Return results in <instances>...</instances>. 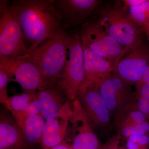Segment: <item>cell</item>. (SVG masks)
Wrapping results in <instances>:
<instances>
[{"label":"cell","instance_id":"30","mask_svg":"<svg viewBox=\"0 0 149 149\" xmlns=\"http://www.w3.org/2000/svg\"><path fill=\"white\" fill-rule=\"evenodd\" d=\"M143 31L146 34L148 38H149V22L144 24L141 27Z\"/></svg>","mask_w":149,"mask_h":149},{"label":"cell","instance_id":"8","mask_svg":"<svg viewBox=\"0 0 149 149\" xmlns=\"http://www.w3.org/2000/svg\"><path fill=\"white\" fill-rule=\"evenodd\" d=\"M27 57L9 59L0 57V68L5 70L13 78L14 76L15 82L22 90L37 92L52 86Z\"/></svg>","mask_w":149,"mask_h":149},{"label":"cell","instance_id":"28","mask_svg":"<svg viewBox=\"0 0 149 149\" xmlns=\"http://www.w3.org/2000/svg\"><path fill=\"white\" fill-rule=\"evenodd\" d=\"M72 149L70 147L68 144H67L66 143L63 142L59 144L57 146H55L53 147L50 148L49 149Z\"/></svg>","mask_w":149,"mask_h":149},{"label":"cell","instance_id":"12","mask_svg":"<svg viewBox=\"0 0 149 149\" xmlns=\"http://www.w3.org/2000/svg\"><path fill=\"white\" fill-rule=\"evenodd\" d=\"M77 98L93 129L102 131L112 126L110 113L99 90L89 89Z\"/></svg>","mask_w":149,"mask_h":149},{"label":"cell","instance_id":"15","mask_svg":"<svg viewBox=\"0 0 149 149\" xmlns=\"http://www.w3.org/2000/svg\"><path fill=\"white\" fill-rule=\"evenodd\" d=\"M21 128L13 117L5 111L0 116V149H27Z\"/></svg>","mask_w":149,"mask_h":149},{"label":"cell","instance_id":"22","mask_svg":"<svg viewBox=\"0 0 149 149\" xmlns=\"http://www.w3.org/2000/svg\"><path fill=\"white\" fill-rule=\"evenodd\" d=\"M40 114H41V105L37 98V95L29 102L23 111L16 113L12 116L18 125L25 118Z\"/></svg>","mask_w":149,"mask_h":149},{"label":"cell","instance_id":"14","mask_svg":"<svg viewBox=\"0 0 149 149\" xmlns=\"http://www.w3.org/2000/svg\"><path fill=\"white\" fill-rule=\"evenodd\" d=\"M100 1L98 0L54 1L56 8L70 24L79 23L92 13Z\"/></svg>","mask_w":149,"mask_h":149},{"label":"cell","instance_id":"5","mask_svg":"<svg viewBox=\"0 0 149 149\" xmlns=\"http://www.w3.org/2000/svg\"><path fill=\"white\" fill-rule=\"evenodd\" d=\"M68 59L58 87L68 99L73 101L78 97L85 79L84 51L81 37L78 35L69 36Z\"/></svg>","mask_w":149,"mask_h":149},{"label":"cell","instance_id":"27","mask_svg":"<svg viewBox=\"0 0 149 149\" xmlns=\"http://www.w3.org/2000/svg\"><path fill=\"white\" fill-rule=\"evenodd\" d=\"M137 102L139 109L149 121V99H140Z\"/></svg>","mask_w":149,"mask_h":149},{"label":"cell","instance_id":"11","mask_svg":"<svg viewBox=\"0 0 149 149\" xmlns=\"http://www.w3.org/2000/svg\"><path fill=\"white\" fill-rule=\"evenodd\" d=\"M83 47L85 79L77 97L89 89L99 90L104 82L111 76L113 71V66L110 62L83 44Z\"/></svg>","mask_w":149,"mask_h":149},{"label":"cell","instance_id":"4","mask_svg":"<svg viewBox=\"0 0 149 149\" xmlns=\"http://www.w3.org/2000/svg\"><path fill=\"white\" fill-rule=\"evenodd\" d=\"M99 15L100 26L128 49H132L143 40L142 28L117 8L102 9Z\"/></svg>","mask_w":149,"mask_h":149},{"label":"cell","instance_id":"18","mask_svg":"<svg viewBox=\"0 0 149 149\" xmlns=\"http://www.w3.org/2000/svg\"><path fill=\"white\" fill-rule=\"evenodd\" d=\"M147 120L145 115L139 109L137 102L126 107L114 117L112 127L117 132L124 127Z\"/></svg>","mask_w":149,"mask_h":149},{"label":"cell","instance_id":"3","mask_svg":"<svg viewBox=\"0 0 149 149\" xmlns=\"http://www.w3.org/2000/svg\"><path fill=\"white\" fill-rule=\"evenodd\" d=\"M0 6V57L16 59L29 56L22 29L12 6L6 1Z\"/></svg>","mask_w":149,"mask_h":149},{"label":"cell","instance_id":"9","mask_svg":"<svg viewBox=\"0 0 149 149\" xmlns=\"http://www.w3.org/2000/svg\"><path fill=\"white\" fill-rule=\"evenodd\" d=\"M113 67V74L129 85L143 78L149 64V45L142 40Z\"/></svg>","mask_w":149,"mask_h":149},{"label":"cell","instance_id":"25","mask_svg":"<svg viewBox=\"0 0 149 149\" xmlns=\"http://www.w3.org/2000/svg\"><path fill=\"white\" fill-rule=\"evenodd\" d=\"M135 96L136 100L140 99H149V84L142 79L135 85Z\"/></svg>","mask_w":149,"mask_h":149},{"label":"cell","instance_id":"13","mask_svg":"<svg viewBox=\"0 0 149 149\" xmlns=\"http://www.w3.org/2000/svg\"><path fill=\"white\" fill-rule=\"evenodd\" d=\"M72 113V104L69 102L58 116L45 120L40 143L43 149L50 148L63 142Z\"/></svg>","mask_w":149,"mask_h":149},{"label":"cell","instance_id":"23","mask_svg":"<svg viewBox=\"0 0 149 149\" xmlns=\"http://www.w3.org/2000/svg\"><path fill=\"white\" fill-rule=\"evenodd\" d=\"M124 141L127 149H149V133L132 136Z\"/></svg>","mask_w":149,"mask_h":149},{"label":"cell","instance_id":"1","mask_svg":"<svg viewBox=\"0 0 149 149\" xmlns=\"http://www.w3.org/2000/svg\"><path fill=\"white\" fill-rule=\"evenodd\" d=\"M12 6L25 41L29 43V53L63 30V17L54 1L20 0L15 1Z\"/></svg>","mask_w":149,"mask_h":149},{"label":"cell","instance_id":"17","mask_svg":"<svg viewBox=\"0 0 149 149\" xmlns=\"http://www.w3.org/2000/svg\"><path fill=\"white\" fill-rule=\"evenodd\" d=\"M45 120L42 114H40L27 116L18 124L24 134L28 148L41 143L45 122Z\"/></svg>","mask_w":149,"mask_h":149},{"label":"cell","instance_id":"6","mask_svg":"<svg viewBox=\"0 0 149 149\" xmlns=\"http://www.w3.org/2000/svg\"><path fill=\"white\" fill-rule=\"evenodd\" d=\"M83 45L110 62L113 67L130 51L117 42L98 23L84 24L81 31Z\"/></svg>","mask_w":149,"mask_h":149},{"label":"cell","instance_id":"10","mask_svg":"<svg viewBox=\"0 0 149 149\" xmlns=\"http://www.w3.org/2000/svg\"><path fill=\"white\" fill-rule=\"evenodd\" d=\"M99 91L113 119L126 107L137 102L131 85L113 74Z\"/></svg>","mask_w":149,"mask_h":149},{"label":"cell","instance_id":"7","mask_svg":"<svg viewBox=\"0 0 149 149\" xmlns=\"http://www.w3.org/2000/svg\"><path fill=\"white\" fill-rule=\"evenodd\" d=\"M71 104L72 114L65 136L71 142L70 147L72 149H101L102 145L95 134L79 99H75Z\"/></svg>","mask_w":149,"mask_h":149},{"label":"cell","instance_id":"20","mask_svg":"<svg viewBox=\"0 0 149 149\" xmlns=\"http://www.w3.org/2000/svg\"><path fill=\"white\" fill-rule=\"evenodd\" d=\"M22 91L20 94L8 97L2 104L12 116L23 111L29 102L37 95L36 91Z\"/></svg>","mask_w":149,"mask_h":149},{"label":"cell","instance_id":"16","mask_svg":"<svg viewBox=\"0 0 149 149\" xmlns=\"http://www.w3.org/2000/svg\"><path fill=\"white\" fill-rule=\"evenodd\" d=\"M41 114L45 120L56 117L69 102V100L57 86H51L37 92Z\"/></svg>","mask_w":149,"mask_h":149},{"label":"cell","instance_id":"21","mask_svg":"<svg viewBox=\"0 0 149 149\" xmlns=\"http://www.w3.org/2000/svg\"><path fill=\"white\" fill-rule=\"evenodd\" d=\"M148 133H149V121L147 120L124 127L117 131L116 134L125 141L131 136Z\"/></svg>","mask_w":149,"mask_h":149},{"label":"cell","instance_id":"26","mask_svg":"<svg viewBox=\"0 0 149 149\" xmlns=\"http://www.w3.org/2000/svg\"><path fill=\"white\" fill-rule=\"evenodd\" d=\"M124 142L120 136L116 134L102 145L101 149H127L123 145Z\"/></svg>","mask_w":149,"mask_h":149},{"label":"cell","instance_id":"2","mask_svg":"<svg viewBox=\"0 0 149 149\" xmlns=\"http://www.w3.org/2000/svg\"><path fill=\"white\" fill-rule=\"evenodd\" d=\"M69 36L63 29L30 52L28 59L52 86H57L67 59Z\"/></svg>","mask_w":149,"mask_h":149},{"label":"cell","instance_id":"29","mask_svg":"<svg viewBox=\"0 0 149 149\" xmlns=\"http://www.w3.org/2000/svg\"><path fill=\"white\" fill-rule=\"evenodd\" d=\"M142 80H143L144 82L149 84V64L146 72L144 73Z\"/></svg>","mask_w":149,"mask_h":149},{"label":"cell","instance_id":"24","mask_svg":"<svg viewBox=\"0 0 149 149\" xmlns=\"http://www.w3.org/2000/svg\"><path fill=\"white\" fill-rule=\"evenodd\" d=\"M14 81L13 78L8 72L2 68H0V102L3 104L8 97L7 87L8 83Z\"/></svg>","mask_w":149,"mask_h":149},{"label":"cell","instance_id":"19","mask_svg":"<svg viewBox=\"0 0 149 149\" xmlns=\"http://www.w3.org/2000/svg\"><path fill=\"white\" fill-rule=\"evenodd\" d=\"M117 8L140 27L149 22V0H144L140 4L129 6L119 4Z\"/></svg>","mask_w":149,"mask_h":149}]
</instances>
